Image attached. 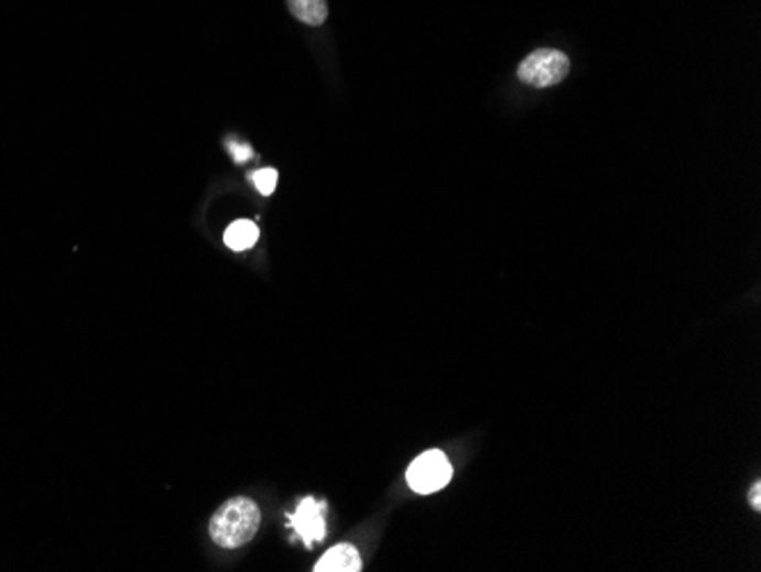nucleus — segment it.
<instances>
[{
	"mask_svg": "<svg viewBox=\"0 0 761 572\" xmlns=\"http://www.w3.org/2000/svg\"><path fill=\"white\" fill-rule=\"evenodd\" d=\"M290 525L308 548L319 543L326 536L324 501H317L315 497L302 499L300 507H296V511L290 516Z\"/></svg>",
	"mask_w": 761,
	"mask_h": 572,
	"instance_id": "4",
	"label": "nucleus"
},
{
	"mask_svg": "<svg viewBox=\"0 0 761 572\" xmlns=\"http://www.w3.org/2000/svg\"><path fill=\"white\" fill-rule=\"evenodd\" d=\"M287 8L306 25H322L328 17L326 0H287Z\"/></svg>",
	"mask_w": 761,
	"mask_h": 572,
	"instance_id": "7",
	"label": "nucleus"
},
{
	"mask_svg": "<svg viewBox=\"0 0 761 572\" xmlns=\"http://www.w3.org/2000/svg\"><path fill=\"white\" fill-rule=\"evenodd\" d=\"M251 181L256 185V190L262 194V196H270L274 194L276 190V183H279V172L276 170H258L256 174H251Z\"/></svg>",
	"mask_w": 761,
	"mask_h": 572,
	"instance_id": "8",
	"label": "nucleus"
},
{
	"mask_svg": "<svg viewBox=\"0 0 761 572\" xmlns=\"http://www.w3.org/2000/svg\"><path fill=\"white\" fill-rule=\"evenodd\" d=\"M570 74V60L554 48H539L529 53L518 66V78L532 87H552L566 80Z\"/></svg>",
	"mask_w": 761,
	"mask_h": 572,
	"instance_id": "2",
	"label": "nucleus"
},
{
	"mask_svg": "<svg viewBox=\"0 0 761 572\" xmlns=\"http://www.w3.org/2000/svg\"><path fill=\"white\" fill-rule=\"evenodd\" d=\"M258 238H260V230H258L256 222H251V219L233 222L224 233L226 247L233 249V251H247V249L256 247Z\"/></svg>",
	"mask_w": 761,
	"mask_h": 572,
	"instance_id": "6",
	"label": "nucleus"
},
{
	"mask_svg": "<svg viewBox=\"0 0 761 572\" xmlns=\"http://www.w3.org/2000/svg\"><path fill=\"white\" fill-rule=\"evenodd\" d=\"M452 463L441 450H428L420 454L406 470V482L413 493L432 495L443 490L452 482Z\"/></svg>",
	"mask_w": 761,
	"mask_h": 572,
	"instance_id": "3",
	"label": "nucleus"
},
{
	"mask_svg": "<svg viewBox=\"0 0 761 572\" xmlns=\"http://www.w3.org/2000/svg\"><path fill=\"white\" fill-rule=\"evenodd\" d=\"M315 572H358L362 570L360 554L354 546H336L330 548L313 568Z\"/></svg>",
	"mask_w": 761,
	"mask_h": 572,
	"instance_id": "5",
	"label": "nucleus"
},
{
	"mask_svg": "<svg viewBox=\"0 0 761 572\" xmlns=\"http://www.w3.org/2000/svg\"><path fill=\"white\" fill-rule=\"evenodd\" d=\"M233 155H236V160H247V158H251L253 153H251V149L247 147V144H242V147H233Z\"/></svg>",
	"mask_w": 761,
	"mask_h": 572,
	"instance_id": "10",
	"label": "nucleus"
},
{
	"mask_svg": "<svg viewBox=\"0 0 761 572\" xmlns=\"http://www.w3.org/2000/svg\"><path fill=\"white\" fill-rule=\"evenodd\" d=\"M750 504H752L754 511L761 509V482L752 484V488H750Z\"/></svg>",
	"mask_w": 761,
	"mask_h": 572,
	"instance_id": "9",
	"label": "nucleus"
},
{
	"mask_svg": "<svg viewBox=\"0 0 761 572\" xmlns=\"http://www.w3.org/2000/svg\"><path fill=\"white\" fill-rule=\"evenodd\" d=\"M260 529V509L249 497H233L215 511L210 538L224 550H238L253 541Z\"/></svg>",
	"mask_w": 761,
	"mask_h": 572,
	"instance_id": "1",
	"label": "nucleus"
}]
</instances>
